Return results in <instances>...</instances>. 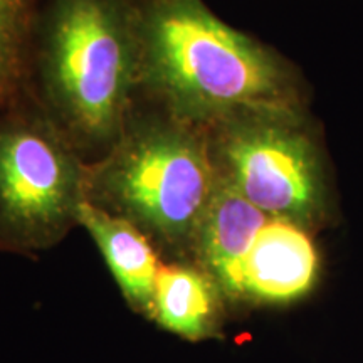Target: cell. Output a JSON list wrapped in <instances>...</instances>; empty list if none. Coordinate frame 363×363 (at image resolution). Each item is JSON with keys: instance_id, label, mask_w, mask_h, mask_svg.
<instances>
[{"instance_id": "obj_6", "label": "cell", "mask_w": 363, "mask_h": 363, "mask_svg": "<svg viewBox=\"0 0 363 363\" xmlns=\"http://www.w3.org/2000/svg\"><path fill=\"white\" fill-rule=\"evenodd\" d=\"M323 274L316 234L267 216L222 288L235 315L262 308H288L315 291Z\"/></svg>"}, {"instance_id": "obj_5", "label": "cell", "mask_w": 363, "mask_h": 363, "mask_svg": "<svg viewBox=\"0 0 363 363\" xmlns=\"http://www.w3.org/2000/svg\"><path fill=\"white\" fill-rule=\"evenodd\" d=\"M84 163L27 88L0 111V252L35 257L66 239Z\"/></svg>"}, {"instance_id": "obj_7", "label": "cell", "mask_w": 363, "mask_h": 363, "mask_svg": "<svg viewBox=\"0 0 363 363\" xmlns=\"http://www.w3.org/2000/svg\"><path fill=\"white\" fill-rule=\"evenodd\" d=\"M234 316L216 283L195 262H162L155 281L150 323L185 342L201 343L224 337Z\"/></svg>"}, {"instance_id": "obj_9", "label": "cell", "mask_w": 363, "mask_h": 363, "mask_svg": "<svg viewBox=\"0 0 363 363\" xmlns=\"http://www.w3.org/2000/svg\"><path fill=\"white\" fill-rule=\"evenodd\" d=\"M44 0H0V111L26 88L30 35Z\"/></svg>"}, {"instance_id": "obj_8", "label": "cell", "mask_w": 363, "mask_h": 363, "mask_svg": "<svg viewBox=\"0 0 363 363\" xmlns=\"http://www.w3.org/2000/svg\"><path fill=\"white\" fill-rule=\"evenodd\" d=\"M78 225L91 235L101 252L126 306L150 321L155 281L162 257L153 244L133 224L81 201Z\"/></svg>"}, {"instance_id": "obj_4", "label": "cell", "mask_w": 363, "mask_h": 363, "mask_svg": "<svg viewBox=\"0 0 363 363\" xmlns=\"http://www.w3.org/2000/svg\"><path fill=\"white\" fill-rule=\"evenodd\" d=\"M206 133L219 180L252 206L313 234L337 225L333 177L310 108H252Z\"/></svg>"}, {"instance_id": "obj_3", "label": "cell", "mask_w": 363, "mask_h": 363, "mask_svg": "<svg viewBox=\"0 0 363 363\" xmlns=\"http://www.w3.org/2000/svg\"><path fill=\"white\" fill-rule=\"evenodd\" d=\"M217 187L206 130L140 96L110 152L84 163V201L133 224L165 262H192Z\"/></svg>"}, {"instance_id": "obj_2", "label": "cell", "mask_w": 363, "mask_h": 363, "mask_svg": "<svg viewBox=\"0 0 363 363\" xmlns=\"http://www.w3.org/2000/svg\"><path fill=\"white\" fill-rule=\"evenodd\" d=\"M26 88L86 163L103 158L138 91L135 4L44 0L30 35Z\"/></svg>"}, {"instance_id": "obj_1", "label": "cell", "mask_w": 363, "mask_h": 363, "mask_svg": "<svg viewBox=\"0 0 363 363\" xmlns=\"http://www.w3.org/2000/svg\"><path fill=\"white\" fill-rule=\"evenodd\" d=\"M136 34V96L190 125L206 130L252 108H310V84L291 59L203 0L140 4Z\"/></svg>"}, {"instance_id": "obj_10", "label": "cell", "mask_w": 363, "mask_h": 363, "mask_svg": "<svg viewBox=\"0 0 363 363\" xmlns=\"http://www.w3.org/2000/svg\"><path fill=\"white\" fill-rule=\"evenodd\" d=\"M131 4H135V6H140V4H143V2H147V0H130Z\"/></svg>"}]
</instances>
